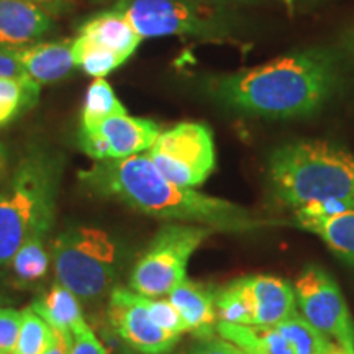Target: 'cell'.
Here are the masks:
<instances>
[{"instance_id":"cell-1","label":"cell","mask_w":354,"mask_h":354,"mask_svg":"<svg viewBox=\"0 0 354 354\" xmlns=\"http://www.w3.org/2000/svg\"><path fill=\"white\" fill-rule=\"evenodd\" d=\"M79 183L94 197L120 202L154 218L203 225L214 232L245 233L271 223L240 203L171 183L146 154L94 162L79 172Z\"/></svg>"},{"instance_id":"cell-2","label":"cell","mask_w":354,"mask_h":354,"mask_svg":"<svg viewBox=\"0 0 354 354\" xmlns=\"http://www.w3.org/2000/svg\"><path fill=\"white\" fill-rule=\"evenodd\" d=\"M338 79V56L326 48H310L212 79L209 91L236 112L292 120L317 113L331 99Z\"/></svg>"},{"instance_id":"cell-3","label":"cell","mask_w":354,"mask_h":354,"mask_svg":"<svg viewBox=\"0 0 354 354\" xmlns=\"http://www.w3.org/2000/svg\"><path fill=\"white\" fill-rule=\"evenodd\" d=\"M64 156L46 146L26 151L0 187V266L30 238H46L55 223Z\"/></svg>"},{"instance_id":"cell-4","label":"cell","mask_w":354,"mask_h":354,"mask_svg":"<svg viewBox=\"0 0 354 354\" xmlns=\"http://www.w3.org/2000/svg\"><path fill=\"white\" fill-rule=\"evenodd\" d=\"M268 185L274 201L295 210L312 202L354 210V154L322 140L286 143L268 159Z\"/></svg>"},{"instance_id":"cell-5","label":"cell","mask_w":354,"mask_h":354,"mask_svg":"<svg viewBox=\"0 0 354 354\" xmlns=\"http://www.w3.org/2000/svg\"><path fill=\"white\" fill-rule=\"evenodd\" d=\"M117 241L104 230L71 227L51 243L56 282L77 299H100L113 286L118 274Z\"/></svg>"},{"instance_id":"cell-6","label":"cell","mask_w":354,"mask_h":354,"mask_svg":"<svg viewBox=\"0 0 354 354\" xmlns=\"http://www.w3.org/2000/svg\"><path fill=\"white\" fill-rule=\"evenodd\" d=\"M214 230L203 225L172 223L162 225L136 261L130 274V287L145 297L167 295L187 279L190 256L197 251Z\"/></svg>"},{"instance_id":"cell-7","label":"cell","mask_w":354,"mask_h":354,"mask_svg":"<svg viewBox=\"0 0 354 354\" xmlns=\"http://www.w3.org/2000/svg\"><path fill=\"white\" fill-rule=\"evenodd\" d=\"M146 156L167 180L180 187L196 189L215 169L214 133L205 123H177L159 133Z\"/></svg>"},{"instance_id":"cell-8","label":"cell","mask_w":354,"mask_h":354,"mask_svg":"<svg viewBox=\"0 0 354 354\" xmlns=\"http://www.w3.org/2000/svg\"><path fill=\"white\" fill-rule=\"evenodd\" d=\"M294 290L305 320L354 353V323L335 277L322 266L310 264L300 272Z\"/></svg>"},{"instance_id":"cell-9","label":"cell","mask_w":354,"mask_h":354,"mask_svg":"<svg viewBox=\"0 0 354 354\" xmlns=\"http://www.w3.org/2000/svg\"><path fill=\"white\" fill-rule=\"evenodd\" d=\"M141 39L165 37H215L221 25L187 0H120L113 6Z\"/></svg>"},{"instance_id":"cell-10","label":"cell","mask_w":354,"mask_h":354,"mask_svg":"<svg viewBox=\"0 0 354 354\" xmlns=\"http://www.w3.org/2000/svg\"><path fill=\"white\" fill-rule=\"evenodd\" d=\"M216 335L245 354H328L335 343L299 315L272 326L218 322Z\"/></svg>"},{"instance_id":"cell-11","label":"cell","mask_w":354,"mask_h":354,"mask_svg":"<svg viewBox=\"0 0 354 354\" xmlns=\"http://www.w3.org/2000/svg\"><path fill=\"white\" fill-rule=\"evenodd\" d=\"M109 323L118 338L140 354H167L180 339L179 335L169 333L153 322L143 295L123 287L110 294Z\"/></svg>"},{"instance_id":"cell-12","label":"cell","mask_w":354,"mask_h":354,"mask_svg":"<svg viewBox=\"0 0 354 354\" xmlns=\"http://www.w3.org/2000/svg\"><path fill=\"white\" fill-rule=\"evenodd\" d=\"M55 28V20L39 3L0 0V48L19 50L38 43Z\"/></svg>"},{"instance_id":"cell-13","label":"cell","mask_w":354,"mask_h":354,"mask_svg":"<svg viewBox=\"0 0 354 354\" xmlns=\"http://www.w3.org/2000/svg\"><path fill=\"white\" fill-rule=\"evenodd\" d=\"M81 128L95 131L104 140L109 159H123L143 154L151 148L161 133V127L156 122L130 117L128 113L112 115L97 125Z\"/></svg>"},{"instance_id":"cell-14","label":"cell","mask_w":354,"mask_h":354,"mask_svg":"<svg viewBox=\"0 0 354 354\" xmlns=\"http://www.w3.org/2000/svg\"><path fill=\"white\" fill-rule=\"evenodd\" d=\"M167 295L171 304L179 310L189 333L198 339L216 335V290L210 286L185 279Z\"/></svg>"},{"instance_id":"cell-15","label":"cell","mask_w":354,"mask_h":354,"mask_svg":"<svg viewBox=\"0 0 354 354\" xmlns=\"http://www.w3.org/2000/svg\"><path fill=\"white\" fill-rule=\"evenodd\" d=\"M254 304V325L272 326L299 315L295 290L286 279L276 276H246Z\"/></svg>"},{"instance_id":"cell-16","label":"cell","mask_w":354,"mask_h":354,"mask_svg":"<svg viewBox=\"0 0 354 354\" xmlns=\"http://www.w3.org/2000/svg\"><path fill=\"white\" fill-rule=\"evenodd\" d=\"M13 53L26 74L39 86L66 79L76 69L73 57V39L35 43L13 50Z\"/></svg>"},{"instance_id":"cell-17","label":"cell","mask_w":354,"mask_h":354,"mask_svg":"<svg viewBox=\"0 0 354 354\" xmlns=\"http://www.w3.org/2000/svg\"><path fill=\"white\" fill-rule=\"evenodd\" d=\"M77 35L94 39L95 43L117 53L127 61L135 55L141 43L140 35L117 8H110L91 17L81 25Z\"/></svg>"},{"instance_id":"cell-18","label":"cell","mask_w":354,"mask_h":354,"mask_svg":"<svg viewBox=\"0 0 354 354\" xmlns=\"http://www.w3.org/2000/svg\"><path fill=\"white\" fill-rule=\"evenodd\" d=\"M292 225L317 234L336 258L354 268V210L313 218L295 216Z\"/></svg>"},{"instance_id":"cell-19","label":"cell","mask_w":354,"mask_h":354,"mask_svg":"<svg viewBox=\"0 0 354 354\" xmlns=\"http://www.w3.org/2000/svg\"><path fill=\"white\" fill-rule=\"evenodd\" d=\"M32 310L38 317H41L53 330L76 331L88 326L84 320L81 302L77 295H74L64 286L56 284L41 297L35 299Z\"/></svg>"},{"instance_id":"cell-20","label":"cell","mask_w":354,"mask_h":354,"mask_svg":"<svg viewBox=\"0 0 354 354\" xmlns=\"http://www.w3.org/2000/svg\"><path fill=\"white\" fill-rule=\"evenodd\" d=\"M216 315L218 322L234 325H254V304L248 277H238L216 290Z\"/></svg>"},{"instance_id":"cell-21","label":"cell","mask_w":354,"mask_h":354,"mask_svg":"<svg viewBox=\"0 0 354 354\" xmlns=\"http://www.w3.org/2000/svg\"><path fill=\"white\" fill-rule=\"evenodd\" d=\"M39 91L33 79H0V130L35 107Z\"/></svg>"},{"instance_id":"cell-22","label":"cell","mask_w":354,"mask_h":354,"mask_svg":"<svg viewBox=\"0 0 354 354\" xmlns=\"http://www.w3.org/2000/svg\"><path fill=\"white\" fill-rule=\"evenodd\" d=\"M73 57L76 68H81L87 76L95 79H105L127 61L84 35H77L73 39Z\"/></svg>"},{"instance_id":"cell-23","label":"cell","mask_w":354,"mask_h":354,"mask_svg":"<svg viewBox=\"0 0 354 354\" xmlns=\"http://www.w3.org/2000/svg\"><path fill=\"white\" fill-rule=\"evenodd\" d=\"M123 113H127L125 107L105 79H95L87 87L81 112V127L97 125L112 115Z\"/></svg>"},{"instance_id":"cell-24","label":"cell","mask_w":354,"mask_h":354,"mask_svg":"<svg viewBox=\"0 0 354 354\" xmlns=\"http://www.w3.org/2000/svg\"><path fill=\"white\" fill-rule=\"evenodd\" d=\"M15 277L21 284H32L46 276L50 268V254L44 246V238H30L21 245L12 258Z\"/></svg>"},{"instance_id":"cell-25","label":"cell","mask_w":354,"mask_h":354,"mask_svg":"<svg viewBox=\"0 0 354 354\" xmlns=\"http://www.w3.org/2000/svg\"><path fill=\"white\" fill-rule=\"evenodd\" d=\"M55 330L33 312L32 307L21 310V323L12 354H43L51 343Z\"/></svg>"},{"instance_id":"cell-26","label":"cell","mask_w":354,"mask_h":354,"mask_svg":"<svg viewBox=\"0 0 354 354\" xmlns=\"http://www.w3.org/2000/svg\"><path fill=\"white\" fill-rule=\"evenodd\" d=\"M143 302L146 305V308H148L153 322L156 323L158 326H161L162 330L179 336L187 331V326H185V322L183 320V317H180L179 310L171 304L169 299L166 300L156 297H145L143 295Z\"/></svg>"},{"instance_id":"cell-27","label":"cell","mask_w":354,"mask_h":354,"mask_svg":"<svg viewBox=\"0 0 354 354\" xmlns=\"http://www.w3.org/2000/svg\"><path fill=\"white\" fill-rule=\"evenodd\" d=\"M21 323V312L0 307V354H12Z\"/></svg>"},{"instance_id":"cell-28","label":"cell","mask_w":354,"mask_h":354,"mask_svg":"<svg viewBox=\"0 0 354 354\" xmlns=\"http://www.w3.org/2000/svg\"><path fill=\"white\" fill-rule=\"evenodd\" d=\"M177 354H245L240 348H236L227 339L210 336V338H202L197 342L190 343L183 351Z\"/></svg>"},{"instance_id":"cell-29","label":"cell","mask_w":354,"mask_h":354,"mask_svg":"<svg viewBox=\"0 0 354 354\" xmlns=\"http://www.w3.org/2000/svg\"><path fill=\"white\" fill-rule=\"evenodd\" d=\"M71 354H107V346L100 343L91 326L73 333V346Z\"/></svg>"},{"instance_id":"cell-30","label":"cell","mask_w":354,"mask_h":354,"mask_svg":"<svg viewBox=\"0 0 354 354\" xmlns=\"http://www.w3.org/2000/svg\"><path fill=\"white\" fill-rule=\"evenodd\" d=\"M0 79H32L17 59L13 50L0 48Z\"/></svg>"},{"instance_id":"cell-31","label":"cell","mask_w":354,"mask_h":354,"mask_svg":"<svg viewBox=\"0 0 354 354\" xmlns=\"http://www.w3.org/2000/svg\"><path fill=\"white\" fill-rule=\"evenodd\" d=\"M71 346H73V333L55 330L51 343L48 344L43 354H71Z\"/></svg>"},{"instance_id":"cell-32","label":"cell","mask_w":354,"mask_h":354,"mask_svg":"<svg viewBox=\"0 0 354 354\" xmlns=\"http://www.w3.org/2000/svg\"><path fill=\"white\" fill-rule=\"evenodd\" d=\"M105 346H107V354H140L136 353L135 349H131L128 344L120 339L117 336H107V343H105Z\"/></svg>"},{"instance_id":"cell-33","label":"cell","mask_w":354,"mask_h":354,"mask_svg":"<svg viewBox=\"0 0 354 354\" xmlns=\"http://www.w3.org/2000/svg\"><path fill=\"white\" fill-rule=\"evenodd\" d=\"M10 174V158H8V149L3 143H0V187L6 183Z\"/></svg>"},{"instance_id":"cell-34","label":"cell","mask_w":354,"mask_h":354,"mask_svg":"<svg viewBox=\"0 0 354 354\" xmlns=\"http://www.w3.org/2000/svg\"><path fill=\"white\" fill-rule=\"evenodd\" d=\"M328 354H354V353H351V351H346V349L339 346V344L333 343V344H331V348H330Z\"/></svg>"},{"instance_id":"cell-35","label":"cell","mask_w":354,"mask_h":354,"mask_svg":"<svg viewBox=\"0 0 354 354\" xmlns=\"http://www.w3.org/2000/svg\"><path fill=\"white\" fill-rule=\"evenodd\" d=\"M30 2H35V3H41V2H57V0H30Z\"/></svg>"},{"instance_id":"cell-36","label":"cell","mask_w":354,"mask_h":354,"mask_svg":"<svg viewBox=\"0 0 354 354\" xmlns=\"http://www.w3.org/2000/svg\"><path fill=\"white\" fill-rule=\"evenodd\" d=\"M284 2L287 3V6H292V2H294V0H284Z\"/></svg>"}]
</instances>
